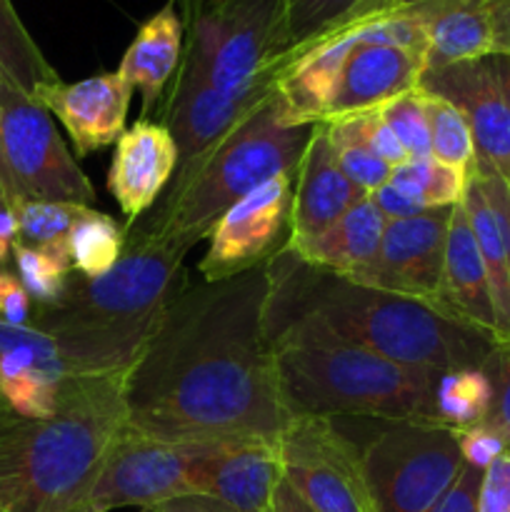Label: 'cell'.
<instances>
[{"mask_svg":"<svg viewBox=\"0 0 510 512\" xmlns=\"http://www.w3.org/2000/svg\"><path fill=\"white\" fill-rule=\"evenodd\" d=\"M38 100L55 120L65 128L75 155L85 158L88 153L103 150L118 143L125 133L133 85L115 70L98 73L78 83L53 80L30 95Z\"/></svg>","mask_w":510,"mask_h":512,"instance_id":"9a60e30c","label":"cell"},{"mask_svg":"<svg viewBox=\"0 0 510 512\" xmlns=\"http://www.w3.org/2000/svg\"><path fill=\"white\" fill-rule=\"evenodd\" d=\"M160 512H238L230 505L220 503L215 498H205V495H188V498L170 500V503L158 505Z\"/></svg>","mask_w":510,"mask_h":512,"instance_id":"ee69618b","label":"cell"},{"mask_svg":"<svg viewBox=\"0 0 510 512\" xmlns=\"http://www.w3.org/2000/svg\"><path fill=\"white\" fill-rule=\"evenodd\" d=\"M493 388L483 368H455L438 373L433 385V425L465 430L485 423Z\"/></svg>","mask_w":510,"mask_h":512,"instance_id":"484cf974","label":"cell"},{"mask_svg":"<svg viewBox=\"0 0 510 512\" xmlns=\"http://www.w3.org/2000/svg\"><path fill=\"white\" fill-rule=\"evenodd\" d=\"M268 335L280 403L290 418L363 415L433 425V385L443 370L393 363L310 315L278 320Z\"/></svg>","mask_w":510,"mask_h":512,"instance_id":"277c9868","label":"cell"},{"mask_svg":"<svg viewBox=\"0 0 510 512\" xmlns=\"http://www.w3.org/2000/svg\"><path fill=\"white\" fill-rule=\"evenodd\" d=\"M465 468L458 433L430 423H393L363 450L373 512H430Z\"/></svg>","mask_w":510,"mask_h":512,"instance_id":"ba28073f","label":"cell"},{"mask_svg":"<svg viewBox=\"0 0 510 512\" xmlns=\"http://www.w3.org/2000/svg\"><path fill=\"white\" fill-rule=\"evenodd\" d=\"M188 40L180 70L223 93L275 88L288 40V0H185Z\"/></svg>","mask_w":510,"mask_h":512,"instance_id":"52a82bcc","label":"cell"},{"mask_svg":"<svg viewBox=\"0 0 510 512\" xmlns=\"http://www.w3.org/2000/svg\"><path fill=\"white\" fill-rule=\"evenodd\" d=\"M478 512H510V455H500L483 475Z\"/></svg>","mask_w":510,"mask_h":512,"instance_id":"f35d334b","label":"cell"},{"mask_svg":"<svg viewBox=\"0 0 510 512\" xmlns=\"http://www.w3.org/2000/svg\"><path fill=\"white\" fill-rule=\"evenodd\" d=\"M493 20V53L510 55V0H490Z\"/></svg>","mask_w":510,"mask_h":512,"instance_id":"7bdbcfd3","label":"cell"},{"mask_svg":"<svg viewBox=\"0 0 510 512\" xmlns=\"http://www.w3.org/2000/svg\"><path fill=\"white\" fill-rule=\"evenodd\" d=\"M143 512H160L158 508H148V510H143Z\"/></svg>","mask_w":510,"mask_h":512,"instance_id":"f907efd6","label":"cell"},{"mask_svg":"<svg viewBox=\"0 0 510 512\" xmlns=\"http://www.w3.org/2000/svg\"><path fill=\"white\" fill-rule=\"evenodd\" d=\"M13 245L10 240L0 238V268H5L8 265V260H13Z\"/></svg>","mask_w":510,"mask_h":512,"instance_id":"681fc988","label":"cell"},{"mask_svg":"<svg viewBox=\"0 0 510 512\" xmlns=\"http://www.w3.org/2000/svg\"><path fill=\"white\" fill-rule=\"evenodd\" d=\"M178 165V145L163 123L140 118L138 123L125 128L115 143L108 190L128 218V228H133L143 213L158 203L160 193L173 183Z\"/></svg>","mask_w":510,"mask_h":512,"instance_id":"e0dca14e","label":"cell"},{"mask_svg":"<svg viewBox=\"0 0 510 512\" xmlns=\"http://www.w3.org/2000/svg\"><path fill=\"white\" fill-rule=\"evenodd\" d=\"M388 220L365 195L325 233L303 243H285V253L308 268L358 283L380 253V240Z\"/></svg>","mask_w":510,"mask_h":512,"instance_id":"ffe728a7","label":"cell"},{"mask_svg":"<svg viewBox=\"0 0 510 512\" xmlns=\"http://www.w3.org/2000/svg\"><path fill=\"white\" fill-rule=\"evenodd\" d=\"M490 63H493V73L495 80H498L500 95H503L505 105L510 108V55L493 53L490 55Z\"/></svg>","mask_w":510,"mask_h":512,"instance_id":"c3c4849f","label":"cell"},{"mask_svg":"<svg viewBox=\"0 0 510 512\" xmlns=\"http://www.w3.org/2000/svg\"><path fill=\"white\" fill-rule=\"evenodd\" d=\"M268 263L185 288L130 373L128 428L165 443H275L290 415L268 335Z\"/></svg>","mask_w":510,"mask_h":512,"instance_id":"6da1fadb","label":"cell"},{"mask_svg":"<svg viewBox=\"0 0 510 512\" xmlns=\"http://www.w3.org/2000/svg\"><path fill=\"white\" fill-rule=\"evenodd\" d=\"M0 318L10 325H30L33 300L18 275L0 268Z\"/></svg>","mask_w":510,"mask_h":512,"instance_id":"ab89813d","label":"cell"},{"mask_svg":"<svg viewBox=\"0 0 510 512\" xmlns=\"http://www.w3.org/2000/svg\"><path fill=\"white\" fill-rule=\"evenodd\" d=\"M188 473L195 495L215 498L238 512H273L283 465L278 445L270 440H228L195 445Z\"/></svg>","mask_w":510,"mask_h":512,"instance_id":"5bb4252c","label":"cell"},{"mask_svg":"<svg viewBox=\"0 0 510 512\" xmlns=\"http://www.w3.org/2000/svg\"><path fill=\"white\" fill-rule=\"evenodd\" d=\"M330 145H333L335 160H338L345 178L353 185H358L363 193L370 195L373 190L390 183L393 165H388L383 158H378L370 148H365V145L360 143H333V140H330Z\"/></svg>","mask_w":510,"mask_h":512,"instance_id":"d590c367","label":"cell"},{"mask_svg":"<svg viewBox=\"0 0 510 512\" xmlns=\"http://www.w3.org/2000/svg\"><path fill=\"white\" fill-rule=\"evenodd\" d=\"M18 203H20V193L13 183V175H10L8 163H5L3 148H0V205L15 210L18 208Z\"/></svg>","mask_w":510,"mask_h":512,"instance_id":"7dc6e473","label":"cell"},{"mask_svg":"<svg viewBox=\"0 0 510 512\" xmlns=\"http://www.w3.org/2000/svg\"><path fill=\"white\" fill-rule=\"evenodd\" d=\"M0 148L20 200H58L85 208L98 200L53 115L8 75L0 80Z\"/></svg>","mask_w":510,"mask_h":512,"instance_id":"9c48e42d","label":"cell"},{"mask_svg":"<svg viewBox=\"0 0 510 512\" xmlns=\"http://www.w3.org/2000/svg\"><path fill=\"white\" fill-rule=\"evenodd\" d=\"M423 73V58L398 48V45L368 43L360 30L358 43L350 48L338 80H335L333 98H330L323 120L383 108L398 95L418 88Z\"/></svg>","mask_w":510,"mask_h":512,"instance_id":"ac0fdd59","label":"cell"},{"mask_svg":"<svg viewBox=\"0 0 510 512\" xmlns=\"http://www.w3.org/2000/svg\"><path fill=\"white\" fill-rule=\"evenodd\" d=\"M360 3L363 0H288V30H285L288 48L283 58L348 18Z\"/></svg>","mask_w":510,"mask_h":512,"instance_id":"d6a6232c","label":"cell"},{"mask_svg":"<svg viewBox=\"0 0 510 512\" xmlns=\"http://www.w3.org/2000/svg\"><path fill=\"white\" fill-rule=\"evenodd\" d=\"M313 125H288L278 98L260 105L210 148L175 170L173 185L143 230L190 250L240 198L280 173H295Z\"/></svg>","mask_w":510,"mask_h":512,"instance_id":"8992f818","label":"cell"},{"mask_svg":"<svg viewBox=\"0 0 510 512\" xmlns=\"http://www.w3.org/2000/svg\"><path fill=\"white\" fill-rule=\"evenodd\" d=\"M185 253L138 228L128 233L123 258L108 275L70 278L63 300L38 305L30 325L63 338L103 373L133 368L188 288Z\"/></svg>","mask_w":510,"mask_h":512,"instance_id":"5b68a950","label":"cell"},{"mask_svg":"<svg viewBox=\"0 0 510 512\" xmlns=\"http://www.w3.org/2000/svg\"><path fill=\"white\" fill-rule=\"evenodd\" d=\"M125 243L128 230L120 228L110 215L88 208L68 235L73 270L85 280L103 278L123 258Z\"/></svg>","mask_w":510,"mask_h":512,"instance_id":"4316f807","label":"cell"},{"mask_svg":"<svg viewBox=\"0 0 510 512\" xmlns=\"http://www.w3.org/2000/svg\"><path fill=\"white\" fill-rule=\"evenodd\" d=\"M275 445L283 480L315 512H373L363 450L335 428L333 418H290Z\"/></svg>","mask_w":510,"mask_h":512,"instance_id":"30bf717a","label":"cell"},{"mask_svg":"<svg viewBox=\"0 0 510 512\" xmlns=\"http://www.w3.org/2000/svg\"><path fill=\"white\" fill-rule=\"evenodd\" d=\"M293 175L265 180L225 210L198 263L203 283H223L270 263L285 248L293 218Z\"/></svg>","mask_w":510,"mask_h":512,"instance_id":"8fae6325","label":"cell"},{"mask_svg":"<svg viewBox=\"0 0 510 512\" xmlns=\"http://www.w3.org/2000/svg\"><path fill=\"white\" fill-rule=\"evenodd\" d=\"M365 195L368 193L350 183L340 170L325 125L315 123L293 175V218L288 243H303L325 233Z\"/></svg>","mask_w":510,"mask_h":512,"instance_id":"d6986e66","label":"cell"},{"mask_svg":"<svg viewBox=\"0 0 510 512\" xmlns=\"http://www.w3.org/2000/svg\"><path fill=\"white\" fill-rule=\"evenodd\" d=\"M90 358L63 338L35 325H10L0 318V385L18 378L63 383L78 375H100Z\"/></svg>","mask_w":510,"mask_h":512,"instance_id":"cb8c5ba5","label":"cell"},{"mask_svg":"<svg viewBox=\"0 0 510 512\" xmlns=\"http://www.w3.org/2000/svg\"><path fill=\"white\" fill-rule=\"evenodd\" d=\"M133 368L68 378L58 410L48 418H20L0 408V503L5 510H75L128 430Z\"/></svg>","mask_w":510,"mask_h":512,"instance_id":"3957f363","label":"cell"},{"mask_svg":"<svg viewBox=\"0 0 510 512\" xmlns=\"http://www.w3.org/2000/svg\"><path fill=\"white\" fill-rule=\"evenodd\" d=\"M85 205L58 203V200H20L15 208L18 240L15 243L40 248V245L68 240L70 230L85 215Z\"/></svg>","mask_w":510,"mask_h":512,"instance_id":"4dcf8cb0","label":"cell"},{"mask_svg":"<svg viewBox=\"0 0 510 512\" xmlns=\"http://www.w3.org/2000/svg\"><path fill=\"white\" fill-rule=\"evenodd\" d=\"M470 175L465 170L445 165L435 160L433 155L423 160H408L403 165H395L390 173V185L400 193L408 195L423 208H453L463 203L465 188H468Z\"/></svg>","mask_w":510,"mask_h":512,"instance_id":"f1b7e54d","label":"cell"},{"mask_svg":"<svg viewBox=\"0 0 510 512\" xmlns=\"http://www.w3.org/2000/svg\"><path fill=\"white\" fill-rule=\"evenodd\" d=\"M13 260L15 268H18L20 283L25 285L35 305L50 308V305H58L63 300L73 270L60 265L48 250L30 248V245L23 243L13 245Z\"/></svg>","mask_w":510,"mask_h":512,"instance_id":"1f68e13d","label":"cell"},{"mask_svg":"<svg viewBox=\"0 0 510 512\" xmlns=\"http://www.w3.org/2000/svg\"><path fill=\"white\" fill-rule=\"evenodd\" d=\"M0 512H8V510H5V508H3V503H0Z\"/></svg>","mask_w":510,"mask_h":512,"instance_id":"f5cc1de1","label":"cell"},{"mask_svg":"<svg viewBox=\"0 0 510 512\" xmlns=\"http://www.w3.org/2000/svg\"><path fill=\"white\" fill-rule=\"evenodd\" d=\"M273 512H315V510L310 508V505L305 503V500L300 498V495L295 493L285 480H280V485L275 488V495H273Z\"/></svg>","mask_w":510,"mask_h":512,"instance_id":"bcb514c9","label":"cell"},{"mask_svg":"<svg viewBox=\"0 0 510 512\" xmlns=\"http://www.w3.org/2000/svg\"><path fill=\"white\" fill-rule=\"evenodd\" d=\"M483 188L485 200L493 208L495 220H498L500 230H503L505 245H508V260H510V185L498 175H473Z\"/></svg>","mask_w":510,"mask_h":512,"instance_id":"60d3db41","label":"cell"},{"mask_svg":"<svg viewBox=\"0 0 510 512\" xmlns=\"http://www.w3.org/2000/svg\"><path fill=\"white\" fill-rule=\"evenodd\" d=\"M410 10L428 33L425 70L493 55L490 0H428L410 5Z\"/></svg>","mask_w":510,"mask_h":512,"instance_id":"7402d4cb","label":"cell"},{"mask_svg":"<svg viewBox=\"0 0 510 512\" xmlns=\"http://www.w3.org/2000/svg\"><path fill=\"white\" fill-rule=\"evenodd\" d=\"M368 198L373 200V205L380 210V215H383L385 220H408L428 210L423 208V205L415 203V200H410L408 195L400 193V190L393 188L390 183H385L383 188L373 190Z\"/></svg>","mask_w":510,"mask_h":512,"instance_id":"b9f144b4","label":"cell"},{"mask_svg":"<svg viewBox=\"0 0 510 512\" xmlns=\"http://www.w3.org/2000/svg\"><path fill=\"white\" fill-rule=\"evenodd\" d=\"M183 30L175 0H170L140 25L138 35L120 60L118 73L143 95V118H148L150 110L160 103L165 85L173 73H178L183 58Z\"/></svg>","mask_w":510,"mask_h":512,"instance_id":"603a6c76","label":"cell"},{"mask_svg":"<svg viewBox=\"0 0 510 512\" xmlns=\"http://www.w3.org/2000/svg\"><path fill=\"white\" fill-rule=\"evenodd\" d=\"M483 370L493 388V403H490L485 425H490L505 440L510 455V340L495 343L493 353L483 363Z\"/></svg>","mask_w":510,"mask_h":512,"instance_id":"e575fe53","label":"cell"},{"mask_svg":"<svg viewBox=\"0 0 510 512\" xmlns=\"http://www.w3.org/2000/svg\"><path fill=\"white\" fill-rule=\"evenodd\" d=\"M265 323L310 315L340 338L410 368H483L498 338L430 305L308 268L280 250L268 263Z\"/></svg>","mask_w":510,"mask_h":512,"instance_id":"7a4b0ae2","label":"cell"},{"mask_svg":"<svg viewBox=\"0 0 510 512\" xmlns=\"http://www.w3.org/2000/svg\"><path fill=\"white\" fill-rule=\"evenodd\" d=\"M0 68L28 95L40 85L60 80L10 0H0Z\"/></svg>","mask_w":510,"mask_h":512,"instance_id":"83f0119b","label":"cell"},{"mask_svg":"<svg viewBox=\"0 0 510 512\" xmlns=\"http://www.w3.org/2000/svg\"><path fill=\"white\" fill-rule=\"evenodd\" d=\"M385 123L400 140V145L408 153V160H423L430 158V130L428 118H425L423 108V93L420 88L408 90V93L398 95L383 108H378Z\"/></svg>","mask_w":510,"mask_h":512,"instance_id":"836d02e7","label":"cell"},{"mask_svg":"<svg viewBox=\"0 0 510 512\" xmlns=\"http://www.w3.org/2000/svg\"><path fill=\"white\" fill-rule=\"evenodd\" d=\"M5 78V73H3V68H0V80H3Z\"/></svg>","mask_w":510,"mask_h":512,"instance_id":"816d5d0a","label":"cell"},{"mask_svg":"<svg viewBox=\"0 0 510 512\" xmlns=\"http://www.w3.org/2000/svg\"><path fill=\"white\" fill-rule=\"evenodd\" d=\"M455 433H458L463 460L478 470H488L500 455L508 453L505 440L485 423L473 425V428H465V430H455Z\"/></svg>","mask_w":510,"mask_h":512,"instance_id":"8d00e7d4","label":"cell"},{"mask_svg":"<svg viewBox=\"0 0 510 512\" xmlns=\"http://www.w3.org/2000/svg\"><path fill=\"white\" fill-rule=\"evenodd\" d=\"M453 208H430L415 218L388 220L378 258L358 285L403 295L440 310L445 240Z\"/></svg>","mask_w":510,"mask_h":512,"instance_id":"7c38bea8","label":"cell"},{"mask_svg":"<svg viewBox=\"0 0 510 512\" xmlns=\"http://www.w3.org/2000/svg\"><path fill=\"white\" fill-rule=\"evenodd\" d=\"M440 310L463 323L475 325L495 335V310L490 295L488 273L480 258L478 243L470 230L463 203L453 208L445 240L443 285H440Z\"/></svg>","mask_w":510,"mask_h":512,"instance_id":"44dd1931","label":"cell"},{"mask_svg":"<svg viewBox=\"0 0 510 512\" xmlns=\"http://www.w3.org/2000/svg\"><path fill=\"white\" fill-rule=\"evenodd\" d=\"M483 475L485 470H478L473 468V465L465 463V468L460 470L458 480L450 485L448 493L435 503V508L430 512H478Z\"/></svg>","mask_w":510,"mask_h":512,"instance_id":"74e56055","label":"cell"},{"mask_svg":"<svg viewBox=\"0 0 510 512\" xmlns=\"http://www.w3.org/2000/svg\"><path fill=\"white\" fill-rule=\"evenodd\" d=\"M418 88L448 100L468 120L475 145L473 175H498L510 185V108L488 58L425 70Z\"/></svg>","mask_w":510,"mask_h":512,"instance_id":"4fadbf2b","label":"cell"},{"mask_svg":"<svg viewBox=\"0 0 510 512\" xmlns=\"http://www.w3.org/2000/svg\"><path fill=\"white\" fill-rule=\"evenodd\" d=\"M420 93H423V108L430 130V155L440 160V163L453 165V168L473 175L475 145L468 120L448 100L438 98L433 93H425L423 88H420Z\"/></svg>","mask_w":510,"mask_h":512,"instance_id":"f546056e","label":"cell"},{"mask_svg":"<svg viewBox=\"0 0 510 512\" xmlns=\"http://www.w3.org/2000/svg\"><path fill=\"white\" fill-rule=\"evenodd\" d=\"M275 88L250 90V93H223L203 83L193 73L178 68L175 85L163 105V125L173 133L180 163L195 158L205 148L223 138L240 120L268 103Z\"/></svg>","mask_w":510,"mask_h":512,"instance_id":"2e32d148","label":"cell"},{"mask_svg":"<svg viewBox=\"0 0 510 512\" xmlns=\"http://www.w3.org/2000/svg\"><path fill=\"white\" fill-rule=\"evenodd\" d=\"M463 210L468 215L470 230L478 243L480 258H483L485 273H488L490 295H493L495 310V338L500 343L510 340V260L508 245H505L503 230L495 220L493 208L485 200L483 188L478 180L470 175L468 188L463 195Z\"/></svg>","mask_w":510,"mask_h":512,"instance_id":"d4e9b609","label":"cell"},{"mask_svg":"<svg viewBox=\"0 0 510 512\" xmlns=\"http://www.w3.org/2000/svg\"><path fill=\"white\" fill-rule=\"evenodd\" d=\"M420 3H428V0H363V3H360L358 8H355L345 20L368 18V15L390 13V10L410 8V5H420ZM340 23H343V20H340Z\"/></svg>","mask_w":510,"mask_h":512,"instance_id":"f6af8a7d","label":"cell"}]
</instances>
